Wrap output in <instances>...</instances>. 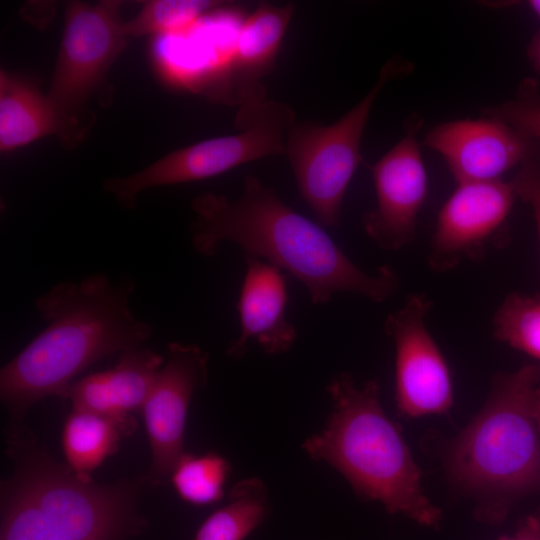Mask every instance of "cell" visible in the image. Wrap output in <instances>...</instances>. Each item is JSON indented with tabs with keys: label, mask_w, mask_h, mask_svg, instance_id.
Returning a JSON list of instances; mask_svg holds the SVG:
<instances>
[{
	"label": "cell",
	"mask_w": 540,
	"mask_h": 540,
	"mask_svg": "<svg viewBox=\"0 0 540 540\" xmlns=\"http://www.w3.org/2000/svg\"><path fill=\"white\" fill-rule=\"evenodd\" d=\"M191 207L195 214L191 244L197 253L213 256L223 243H234L245 255L290 273L315 305L329 302L337 293L383 302L399 287L391 266L366 273L320 224L291 209L255 176L245 177L243 192L235 200L206 192L196 196Z\"/></svg>",
	"instance_id": "6da1fadb"
},
{
	"label": "cell",
	"mask_w": 540,
	"mask_h": 540,
	"mask_svg": "<svg viewBox=\"0 0 540 540\" xmlns=\"http://www.w3.org/2000/svg\"><path fill=\"white\" fill-rule=\"evenodd\" d=\"M132 282L118 285L103 274L60 283L35 302L47 323L0 372V395L19 421L37 401L66 398L74 378L90 364L114 353L141 347L149 324L129 308Z\"/></svg>",
	"instance_id": "7a4b0ae2"
},
{
	"label": "cell",
	"mask_w": 540,
	"mask_h": 540,
	"mask_svg": "<svg viewBox=\"0 0 540 540\" xmlns=\"http://www.w3.org/2000/svg\"><path fill=\"white\" fill-rule=\"evenodd\" d=\"M326 391L331 413L324 428L302 443L303 451L333 467L358 496L380 502L389 514L437 528L442 512L423 491L422 470L400 428L385 413L378 382L359 386L343 372L330 379Z\"/></svg>",
	"instance_id": "3957f363"
},
{
	"label": "cell",
	"mask_w": 540,
	"mask_h": 540,
	"mask_svg": "<svg viewBox=\"0 0 540 540\" xmlns=\"http://www.w3.org/2000/svg\"><path fill=\"white\" fill-rule=\"evenodd\" d=\"M13 431L8 449L14 469L1 486L0 540H123L145 527L137 511L141 486L82 480L19 427Z\"/></svg>",
	"instance_id": "277c9868"
},
{
	"label": "cell",
	"mask_w": 540,
	"mask_h": 540,
	"mask_svg": "<svg viewBox=\"0 0 540 540\" xmlns=\"http://www.w3.org/2000/svg\"><path fill=\"white\" fill-rule=\"evenodd\" d=\"M540 365L493 380L489 397L447 451L454 484L477 500L475 516L496 525L523 495L540 490V433L533 400Z\"/></svg>",
	"instance_id": "5b68a950"
},
{
	"label": "cell",
	"mask_w": 540,
	"mask_h": 540,
	"mask_svg": "<svg viewBox=\"0 0 540 540\" xmlns=\"http://www.w3.org/2000/svg\"><path fill=\"white\" fill-rule=\"evenodd\" d=\"M294 124L295 114L288 105L255 100L240 106L238 133L174 150L138 172L109 178L103 185L122 206L133 208L137 195L146 189L199 181L264 157L286 154L287 135Z\"/></svg>",
	"instance_id": "8992f818"
},
{
	"label": "cell",
	"mask_w": 540,
	"mask_h": 540,
	"mask_svg": "<svg viewBox=\"0 0 540 540\" xmlns=\"http://www.w3.org/2000/svg\"><path fill=\"white\" fill-rule=\"evenodd\" d=\"M407 69L386 62L368 94L336 122H295L290 129L285 155L300 196L320 225H339L345 192L362 161L360 144L372 106L384 85Z\"/></svg>",
	"instance_id": "52a82bcc"
},
{
	"label": "cell",
	"mask_w": 540,
	"mask_h": 540,
	"mask_svg": "<svg viewBox=\"0 0 540 540\" xmlns=\"http://www.w3.org/2000/svg\"><path fill=\"white\" fill-rule=\"evenodd\" d=\"M118 0L69 2L47 95L63 117L85 133V109L130 38L123 30Z\"/></svg>",
	"instance_id": "ba28073f"
},
{
	"label": "cell",
	"mask_w": 540,
	"mask_h": 540,
	"mask_svg": "<svg viewBox=\"0 0 540 540\" xmlns=\"http://www.w3.org/2000/svg\"><path fill=\"white\" fill-rule=\"evenodd\" d=\"M431 308L426 294H411L384 322L395 346L396 406L409 418L445 414L453 405L448 364L426 326Z\"/></svg>",
	"instance_id": "9c48e42d"
},
{
	"label": "cell",
	"mask_w": 540,
	"mask_h": 540,
	"mask_svg": "<svg viewBox=\"0 0 540 540\" xmlns=\"http://www.w3.org/2000/svg\"><path fill=\"white\" fill-rule=\"evenodd\" d=\"M516 198L511 182L502 179L458 183L439 211L429 267L447 272L465 259L479 260L490 248L502 246Z\"/></svg>",
	"instance_id": "30bf717a"
},
{
	"label": "cell",
	"mask_w": 540,
	"mask_h": 540,
	"mask_svg": "<svg viewBox=\"0 0 540 540\" xmlns=\"http://www.w3.org/2000/svg\"><path fill=\"white\" fill-rule=\"evenodd\" d=\"M164 363L142 408L152 453L150 480L162 483L186 453L190 402L208 377V353L196 344L169 343Z\"/></svg>",
	"instance_id": "8fae6325"
},
{
	"label": "cell",
	"mask_w": 540,
	"mask_h": 540,
	"mask_svg": "<svg viewBox=\"0 0 540 540\" xmlns=\"http://www.w3.org/2000/svg\"><path fill=\"white\" fill-rule=\"evenodd\" d=\"M421 125L418 115L410 116L401 140L369 166L377 205L364 215L363 227L369 238L385 250H399L416 236L417 218L428 192L417 137Z\"/></svg>",
	"instance_id": "7c38bea8"
},
{
	"label": "cell",
	"mask_w": 540,
	"mask_h": 540,
	"mask_svg": "<svg viewBox=\"0 0 540 540\" xmlns=\"http://www.w3.org/2000/svg\"><path fill=\"white\" fill-rule=\"evenodd\" d=\"M422 144L442 156L457 183L499 180L526 161L540 160V141L487 115L439 124Z\"/></svg>",
	"instance_id": "4fadbf2b"
},
{
	"label": "cell",
	"mask_w": 540,
	"mask_h": 540,
	"mask_svg": "<svg viewBox=\"0 0 540 540\" xmlns=\"http://www.w3.org/2000/svg\"><path fill=\"white\" fill-rule=\"evenodd\" d=\"M245 260L246 272L237 304L240 334L228 344L226 353L232 359H240L249 343L255 341L266 354H283L297 339V330L286 316L285 278L279 268L260 258L245 255Z\"/></svg>",
	"instance_id": "5bb4252c"
},
{
	"label": "cell",
	"mask_w": 540,
	"mask_h": 540,
	"mask_svg": "<svg viewBox=\"0 0 540 540\" xmlns=\"http://www.w3.org/2000/svg\"><path fill=\"white\" fill-rule=\"evenodd\" d=\"M164 359L142 347L122 352L113 368L74 381L66 398L73 409L109 416L134 429L131 415L142 410Z\"/></svg>",
	"instance_id": "9a60e30c"
},
{
	"label": "cell",
	"mask_w": 540,
	"mask_h": 540,
	"mask_svg": "<svg viewBox=\"0 0 540 540\" xmlns=\"http://www.w3.org/2000/svg\"><path fill=\"white\" fill-rule=\"evenodd\" d=\"M294 12L292 3L262 2L239 27L230 62L235 100L241 106L265 98L259 79L272 69Z\"/></svg>",
	"instance_id": "2e32d148"
},
{
	"label": "cell",
	"mask_w": 540,
	"mask_h": 540,
	"mask_svg": "<svg viewBox=\"0 0 540 540\" xmlns=\"http://www.w3.org/2000/svg\"><path fill=\"white\" fill-rule=\"evenodd\" d=\"M49 135L75 145L84 135L34 84L0 72V150L7 152Z\"/></svg>",
	"instance_id": "e0dca14e"
},
{
	"label": "cell",
	"mask_w": 540,
	"mask_h": 540,
	"mask_svg": "<svg viewBox=\"0 0 540 540\" xmlns=\"http://www.w3.org/2000/svg\"><path fill=\"white\" fill-rule=\"evenodd\" d=\"M133 429L102 414L72 409L62 432V447L67 466L82 480L113 455L122 436Z\"/></svg>",
	"instance_id": "ac0fdd59"
},
{
	"label": "cell",
	"mask_w": 540,
	"mask_h": 540,
	"mask_svg": "<svg viewBox=\"0 0 540 540\" xmlns=\"http://www.w3.org/2000/svg\"><path fill=\"white\" fill-rule=\"evenodd\" d=\"M269 493L258 477L232 486L227 502L209 515L194 540H245L269 516Z\"/></svg>",
	"instance_id": "d6986e66"
},
{
	"label": "cell",
	"mask_w": 540,
	"mask_h": 540,
	"mask_svg": "<svg viewBox=\"0 0 540 540\" xmlns=\"http://www.w3.org/2000/svg\"><path fill=\"white\" fill-rule=\"evenodd\" d=\"M230 472L229 461L220 454L209 452L196 455L186 452L175 466L170 480L183 501L205 506L224 497Z\"/></svg>",
	"instance_id": "ffe728a7"
},
{
	"label": "cell",
	"mask_w": 540,
	"mask_h": 540,
	"mask_svg": "<svg viewBox=\"0 0 540 540\" xmlns=\"http://www.w3.org/2000/svg\"><path fill=\"white\" fill-rule=\"evenodd\" d=\"M222 4L215 0L147 1L134 18L123 22L122 30L128 38L180 32Z\"/></svg>",
	"instance_id": "44dd1931"
},
{
	"label": "cell",
	"mask_w": 540,
	"mask_h": 540,
	"mask_svg": "<svg viewBox=\"0 0 540 540\" xmlns=\"http://www.w3.org/2000/svg\"><path fill=\"white\" fill-rule=\"evenodd\" d=\"M494 337L540 361V295L511 293L493 319Z\"/></svg>",
	"instance_id": "7402d4cb"
},
{
	"label": "cell",
	"mask_w": 540,
	"mask_h": 540,
	"mask_svg": "<svg viewBox=\"0 0 540 540\" xmlns=\"http://www.w3.org/2000/svg\"><path fill=\"white\" fill-rule=\"evenodd\" d=\"M485 115L499 118L520 133L540 141V85L531 77L519 84L511 100L487 108Z\"/></svg>",
	"instance_id": "603a6c76"
},
{
	"label": "cell",
	"mask_w": 540,
	"mask_h": 540,
	"mask_svg": "<svg viewBox=\"0 0 540 540\" xmlns=\"http://www.w3.org/2000/svg\"><path fill=\"white\" fill-rule=\"evenodd\" d=\"M510 182L516 196L530 205L540 242V160L523 163Z\"/></svg>",
	"instance_id": "cb8c5ba5"
},
{
	"label": "cell",
	"mask_w": 540,
	"mask_h": 540,
	"mask_svg": "<svg viewBox=\"0 0 540 540\" xmlns=\"http://www.w3.org/2000/svg\"><path fill=\"white\" fill-rule=\"evenodd\" d=\"M500 540H540V517L528 516L512 536Z\"/></svg>",
	"instance_id": "d4e9b609"
},
{
	"label": "cell",
	"mask_w": 540,
	"mask_h": 540,
	"mask_svg": "<svg viewBox=\"0 0 540 540\" xmlns=\"http://www.w3.org/2000/svg\"><path fill=\"white\" fill-rule=\"evenodd\" d=\"M527 56L534 70L540 74V30L530 41L527 47Z\"/></svg>",
	"instance_id": "484cf974"
},
{
	"label": "cell",
	"mask_w": 540,
	"mask_h": 540,
	"mask_svg": "<svg viewBox=\"0 0 540 540\" xmlns=\"http://www.w3.org/2000/svg\"><path fill=\"white\" fill-rule=\"evenodd\" d=\"M533 414L540 433V385L536 389L533 400Z\"/></svg>",
	"instance_id": "4316f807"
},
{
	"label": "cell",
	"mask_w": 540,
	"mask_h": 540,
	"mask_svg": "<svg viewBox=\"0 0 540 540\" xmlns=\"http://www.w3.org/2000/svg\"><path fill=\"white\" fill-rule=\"evenodd\" d=\"M528 5L532 11L540 18V0H530Z\"/></svg>",
	"instance_id": "83f0119b"
}]
</instances>
